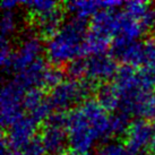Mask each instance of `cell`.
Returning a JSON list of instances; mask_svg holds the SVG:
<instances>
[{
    "instance_id": "cell-30",
    "label": "cell",
    "mask_w": 155,
    "mask_h": 155,
    "mask_svg": "<svg viewBox=\"0 0 155 155\" xmlns=\"http://www.w3.org/2000/svg\"><path fill=\"white\" fill-rule=\"evenodd\" d=\"M58 155H90V154H88V153H79V152L75 151L73 148L68 147V148H65L60 154H58Z\"/></svg>"
},
{
    "instance_id": "cell-23",
    "label": "cell",
    "mask_w": 155,
    "mask_h": 155,
    "mask_svg": "<svg viewBox=\"0 0 155 155\" xmlns=\"http://www.w3.org/2000/svg\"><path fill=\"white\" fill-rule=\"evenodd\" d=\"M97 155H133L128 147L121 139L101 145L97 150Z\"/></svg>"
},
{
    "instance_id": "cell-18",
    "label": "cell",
    "mask_w": 155,
    "mask_h": 155,
    "mask_svg": "<svg viewBox=\"0 0 155 155\" xmlns=\"http://www.w3.org/2000/svg\"><path fill=\"white\" fill-rule=\"evenodd\" d=\"M135 116L148 121L155 120V92L147 93L135 110Z\"/></svg>"
},
{
    "instance_id": "cell-12",
    "label": "cell",
    "mask_w": 155,
    "mask_h": 155,
    "mask_svg": "<svg viewBox=\"0 0 155 155\" xmlns=\"http://www.w3.org/2000/svg\"><path fill=\"white\" fill-rule=\"evenodd\" d=\"M67 130L50 127V126L40 125L38 135L40 136L42 144L47 153L49 154H60L65 150V143L68 140V136H66Z\"/></svg>"
},
{
    "instance_id": "cell-27",
    "label": "cell",
    "mask_w": 155,
    "mask_h": 155,
    "mask_svg": "<svg viewBox=\"0 0 155 155\" xmlns=\"http://www.w3.org/2000/svg\"><path fill=\"white\" fill-rule=\"evenodd\" d=\"M144 44H145V66L155 67V40L152 38H147Z\"/></svg>"
},
{
    "instance_id": "cell-31",
    "label": "cell",
    "mask_w": 155,
    "mask_h": 155,
    "mask_svg": "<svg viewBox=\"0 0 155 155\" xmlns=\"http://www.w3.org/2000/svg\"><path fill=\"white\" fill-rule=\"evenodd\" d=\"M136 155H150L147 151H140L139 153H137Z\"/></svg>"
},
{
    "instance_id": "cell-2",
    "label": "cell",
    "mask_w": 155,
    "mask_h": 155,
    "mask_svg": "<svg viewBox=\"0 0 155 155\" xmlns=\"http://www.w3.org/2000/svg\"><path fill=\"white\" fill-rule=\"evenodd\" d=\"M67 133L70 148L79 153H88L94 140H97L90 121L79 107L68 112Z\"/></svg>"
},
{
    "instance_id": "cell-26",
    "label": "cell",
    "mask_w": 155,
    "mask_h": 155,
    "mask_svg": "<svg viewBox=\"0 0 155 155\" xmlns=\"http://www.w3.org/2000/svg\"><path fill=\"white\" fill-rule=\"evenodd\" d=\"M1 30H2L1 38H6V39L15 30V18H14V14L12 10H4L2 21H1Z\"/></svg>"
},
{
    "instance_id": "cell-22",
    "label": "cell",
    "mask_w": 155,
    "mask_h": 155,
    "mask_svg": "<svg viewBox=\"0 0 155 155\" xmlns=\"http://www.w3.org/2000/svg\"><path fill=\"white\" fill-rule=\"evenodd\" d=\"M125 12L129 17L134 18L139 22V19L146 14V12L150 9L151 4L150 2H145V1H128L125 2Z\"/></svg>"
},
{
    "instance_id": "cell-8",
    "label": "cell",
    "mask_w": 155,
    "mask_h": 155,
    "mask_svg": "<svg viewBox=\"0 0 155 155\" xmlns=\"http://www.w3.org/2000/svg\"><path fill=\"white\" fill-rule=\"evenodd\" d=\"M39 126L30 117H23L14 126H12L7 133L4 131L2 136L6 138L10 148L19 152L27 143H30L38 135Z\"/></svg>"
},
{
    "instance_id": "cell-20",
    "label": "cell",
    "mask_w": 155,
    "mask_h": 155,
    "mask_svg": "<svg viewBox=\"0 0 155 155\" xmlns=\"http://www.w3.org/2000/svg\"><path fill=\"white\" fill-rule=\"evenodd\" d=\"M140 34H143V31L138 21L129 17L127 14L122 13L120 24V32L118 35H124L130 40H136Z\"/></svg>"
},
{
    "instance_id": "cell-4",
    "label": "cell",
    "mask_w": 155,
    "mask_h": 155,
    "mask_svg": "<svg viewBox=\"0 0 155 155\" xmlns=\"http://www.w3.org/2000/svg\"><path fill=\"white\" fill-rule=\"evenodd\" d=\"M110 56L121 65L133 67L145 66V44L136 40H130L124 35H117L112 41Z\"/></svg>"
},
{
    "instance_id": "cell-17",
    "label": "cell",
    "mask_w": 155,
    "mask_h": 155,
    "mask_svg": "<svg viewBox=\"0 0 155 155\" xmlns=\"http://www.w3.org/2000/svg\"><path fill=\"white\" fill-rule=\"evenodd\" d=\"M60 2L51 1V0H34V1H23L22 5H24L27 8V15L26 17H34V16H40L51 12L52 9L59 6Z\"/></svg>"
},
{
    "instance_id": "cell-10",
    "label": "cell",
    "mask_w": 155,
    "mask_h": 155,
    "mask_svg": "<svg viewBox=\"0 0 155 155\" xmlns=\"http://www.w3.org/2000/svg\"><path fill=\"white\" fill-rule=\"evenodd\" d=\"M122 13L112 10H101L92 17L90 22V31L102 35L110 36L118 35L120 32Z\"/></svg>"
},
{
    "instance_id": "cell-11",
    "label": "cell",
    "mask_w": 155,
    "mask_h": 155,
    "mask_svg": "<svg viewBox=\"0 0 155 155\" xmlns=\"http://www.w3.org/2000/svg\"><path fill=\"white\" fill-rule=\"evenodd\" d=\"M47 67L48 64L44 61L43 58H40L36 61H34L28 68H26L24 71L18 73L15 76L13 82L16 83L18 86L23 88L25 92L32 90V88H41L43 74Z\"/></svg>"
},
{
    "instance_id": "cell-7",
    "label": "cell",
    "mask_w": 155,
    "mask_h": 155,
    "mask_svg": "<svg viewBox=\"0 0 155 155\" xmlns=\"http://www.w3.org/2000/svg\"><path fill=\"white\" fill-rule=\"evenodd\" d=\"M152 137H153L152 121L137 119L131 121L121 140L125 143L131 154L136 155L143 151V147L150 144Z\"/></svg>"
},
{
    "instance_id": "cell-9",
    "label": "cell",
    "mask_w": 155,
    "mask_h": 155,
    "mask_svg": "<svg viewBox=\"0 0 155 155\" xmlns=\"http://www.w3.org/2000/svg\"><path fill=\"white\" fill-rule=\"evenodd\" d=\"M118 64L111 56L99 54L92 56L87 59L86 77L95 82L105 83L116 77L118 73Z\"/></svg>"
},
{
    "instance_id": "cell-14",
    "label": "cell",
    "mask_w": 155,
    "mask_h": 155,
    "mask_svg": "<svg viewBox=\"0 0 155 155\" xmlns=\"http://www.w3.org/2000/svg\"><path fill=\"white\" fill-rule=\"evenodd\" d=\"M111 38L88 31L86 38L83 42L82 54L84 56H99L111 48Z\"/></svg>"
},
{
    "instance_id": "cell-32",
    "label": "cell",
    "mask_w": 155,
    "mask_h": 155,
    "mask_svg": "<svg viewBox=\"0 0 155 155\" xmlns=\"http://www.w3.org/2000/svg\"><path fill=\"white\" fill-rule=\"evenodd\" d=\"M148 38H152V39H154V40H155V30L153 31V33H152V34L150 35V36H148Z\"/></svg>"
},
{
    "instance_id": "cell-5",
    "label": "cell",
    "mask_w": 155,
    "mask_h": 155,
    "mask_svg": "<svg viewBox=\"0 0 155 155\" xmlns=\"http://www.w3.org/2000/svg\"><path fill=\"white\" fill-rule=\"evenodd\" d=\"M66 10L65 4L60 2L59 6L52 9L51 12L40 16L26 17V21L31 28L35 31L36 36L41 41L50 42L62 27L61 25L65 19Z\"/></svg>"
},
{
    "instance_id": "cell-19",
    "label": "cell",
    "mask_w": 155,
    "mask_h": 155,
    "mask_svg": "<svg viewBox=\"0 0 155 155\" xmlns=\"http://www.w3.org/2000/svg\"><path fill=\"white\" fill-rule=\"evenodd\" d=\"M86 67L87 59L85 58H76L69 61L68 64L64 66L66 76L70 78V81H81L86 77Z\"/></svg>"
},
{
    "instance_id": "cell-3",
    "label": "cell",
    "mask_w": 155,
    "mask_h": 155,
    "mask_svg": "<svg viewBox=\"0 0 155 155\" xmlns=\"http://www.w3.org/2000/svg\"><path fill=\"white\" fill-rule=\"evenodd\" d=\"M26 92L16 83L10 82L5 84L1 91V126L2 130L9 129L23 114V101Z\"/></svg>"
},
{
    "instance_id": "cell-29",
    "label": "cell",
    "mask_w": 155,
    "mask_h": 155,
    "mask_svg": "<svg viewBox=\"0 0 155 155\" xmlns=\"http://www.w3.org/2000/svg\"><path fill=\"white\" fill-rule=\"evenodd\" d=\"M18 5V1L16 0H5L1 4V7L4 10H12L14 7H16Z\"/></svg>"
},
{
    "instance_id": "cell-1",
    "label": "cell",
    "mask_w": 155,
    "mask_h": 155,
    "mask_svg": "<svg viewBox=\"0 0 155 155\" xmlns=\"http://www.w3.org/2000/svg\"><path fill=\"white\" fill-rule=\"evenodd\" d=\"M87 19L74 16L64 24L53 39L48 42L47 57L49 64L64 67L69 61L82 58L83 42L90 31Z\"/></svg>"
},
{
    "instance_id": "cell-16",
    "label": "cell",
    "mask_w": 155,
    "mask_h": 155,
    "mask_svg": "<svg viewBox=\"0 0 155 155\" xmlns=\"http://www.w3.org/2000/svg\"><path fill=\"white\" fill-rule=\"evenodd\" d=\"M66 9L75 14V16L81 18H85L90 16H94L97 13L96 10L101 8L100 1H70L65 2Z\"/></svg>"
},
{
    "instance_id": "cell-25",
    "label": "cell",
    "mask_w": 155,
    "mask_h": 155,
    "mask_svg": "<svg viewBox=\"0 0 155 155\" xmlns=\"http://www.w3.org/2000/svg\"><path fill=\"white\" fill-rule=\"evenodd\" d=\"M45 153L47 151L44 148L39 135H36L30 143H27L19 151L21 155H45Z\"/></svg>"
},
{
    "instance_id": "cell-21",
    "label": "cell",
    "mask_w": 155,
    "mask_h": 155,
    "mask_svg": "<svg viewBox=\"0 0 155 155\" xmlns=\"http://www.w3.org/2000/svg\"><path fill=\"white\" fill-rule=\"evenodd\" d=\"M110 122H111L112 135H118L120 139L124 137L129 125L131 124V121L129 119V114L121 111L113 113L110 117Z\"/></svg>"
},
{
    "instance_id": "cell-13",
    "label": "cell",
    "mask_w": 155,
    "mask_h": 155,
    "mask_svg": "<svg viewBox=\"0 0 155 155\" xmlns=\"http://www.w3.org/2000/svg\"><path fill=\"white\" fill-rule=\"evenodd\" d=\"M94 99L105 112H113L117 110V108L119 109L120 96L114 84L110 82L100 84V86L95 92Z\"/></svg>"
},
{
    "instance_id": "cell-15",
    "label": "cell",
    "mask_w": 155,
    "mask_h": 155,
    "mask_svg": "<svg viewBox=\"0 0 155 155\" xmlns=\"http://www.w3.org/2000/svg\"><path fill=\"white\" fill-rule=\"evenodd\" d=\"M65 76L66 74H65V70H64V67L48 64V67L44 70V74H43L42 87L41 88L45 93L47 92H51L57 86H59L62 82H65L64 81Z\"/></svg>"
},
{
    "instance_id": "cell-6",
    "label": "cell",
    "mask_w": 155,
    "mask_h": 155,
    "mask_svg": "<svg viewBox=\"0 0 155 155\" xmlns=\"http://www.w3.org/2000/svg\"><path fill=\"white\" fill-rule=\"evenodd\" d=\"M42 51L41 40L34 35H26L19 48L15 50L12 58V70L16 73H22L28 68L34 61L40 59V53Z\"/></svg>"
},
{
    "instance_id": "cell-28",
    "label": "cell",
    "mask_w": 155,
    "mask_h": 155,
    "mask_svg": "<svg viewBox=\"0 0 155 155\" xmlns=\"http://www.w3.org/2000/svg\"><path fill=\"white\" fill-rule=\"evenodd\" d=\"M152 127H153V137L147 146V152L150 155H155V120L152 121Z\"/></svg>"
},
{
    "instance_id": "cell-24",
    "label": "cell",
    "mask_w": 155,
    "mask_h": 155,
    "mask_svg": "<svg viewBox=\"0 0 155 155\" xmlns=\"http://www.w3.org/2000/svg\"><path fill=\"white\" fill-rule=\"evenodd\" d=\"M45 92L41 88H32L26 92L23 101V108L26 111H32L34 108H36L44 99H45Z\"/></svg>"
}]
</instances>
